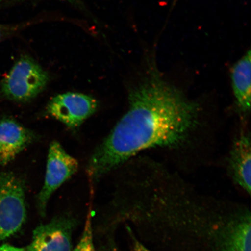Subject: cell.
<instances>
[{
    "instance_id": "7",
    "label": "cell",
    "mask_w": 251,
    "mask_h": 251,
    "mask_svg": "<svg viewBox=\"0 0 251 251\" xmlns=\"http://www.w3.org/2000/svg\"><path fill=\"white\" fill-rule=\"evenodd\" d=\"M98 102L93 97L79 93L58 94L50 100L47 114L75 129L96 112Z\"/></svg>"
},
{
    "instance_id": "14",
    "label": "cell",
    "mask_w": 251,
    "mask_h": 251,
    "mask_svg": "<svg viewBox=\"0 0 251 251\" xmlns=\"http://www.w3.org/2000/svg\"><path fill=\"white\" fill-rule=\"evenodd\" d=\"M65 1H67L69 2H70L71 4H74L75 5L77 6L78 7H83V5L80 0H65Z\"/></svg>"
},
{
    "instance_id": "2",
    "label": "cell",
    "mask_w": 251,
    "mask_h": 251,
    "mask_svg": "<svg viewBox=\"0 0 251 251\" xmlns=\"http://www.w3.org/2000/svg\"><path fill=\"white\" fill-rule=\"evenodd\" d=\"M128 108L89 162L97 181L143 151L186 144L200 124L199 103L166 82L155 67L128 93Z\"/></svg>"
},
{
    "instance_id": "12",
    "label": "cell",
    "mask_w": 251,
    "mask_h": 251,
    "mask_svg": "<svg viewBox=\"0 0 251 251\" xmlns=\"http://www.w3.org/2000/svg\"><path fill=\"white\" fill-rule=\"evenodd\" d=\"M127 232L130 235L131 243H132L134 251H152L149 248L146 247L145 244L141 242L138 238L135 236L133 231L129 227H127Z\"/></svg>"
},
{
    "instance_id": "15",
    "label": "cell",
    "mask_w": 251,
    "mask_h": 251,
    "mask_svg": "<svg viewBox=\"0 0 251 251\" xmlns=\"http://www.w3.org/2000/svg\"><path fill=\"white\" fill-rule=\"evenodd\" d=\"M112 251H118L117 249H115L114 250H113Z\"/></svg>"
},
{
    "instance_id": "11",
    "label": "cell",
    "mask_w": 251,
    "mask_h": 251,
    "mask_svg": "<svg viewBox=\"0 0 251 251\" xmlns=\"http://www.w3.org/2000/svg\"><path fill=\"white\" fill-rule=\"evenodd\" d=\"M72 251H96L94 243L93 228L90 215L87 216L80 240Z\"/></svg>"
},
{
    "instance_id": "4",
    "label": "cell",
    "mask_w": 251,
    "mask_h": 251,
    "mask_svg": "<svg viewBox=\"0 0 251 251\" xmlns=\"http://www.w3.org/2000/svg\"><path fill=\"white\" fill-rule=\"evenodd\" d=\"M25 187L13 173H0V243L18 233L26 221Z\"/></svg>"
},
{
    "instance_id": "5",
    "label": "cell",
    "mask_w": 251,
    "mask_h": 251,
    "mask_svg": "<svg viewBox=\"0 0 251 251\" xmlns=\"http://www.w3.org/2000/svg\"><path fill=\"white\" fill-rule=\"evenodd\" d=\"M78 168L77 160L68 154L60 143L55 141L50 144L45 182L37 198V209L41 216L46 215L53 193L76 174Z\"/></svg>"
},
{
    "instance_id": "10",
    "label": "cell",
    "mask_w": 251,
    "mask_h": 251,
    "mask_svg": "<svg viewBox=\"0 0 251 251\" xmlns=\"http://www.w3.org/2000/svg\"><path fill=\"white\" fill-rule=\"evenodd\" d=\"M251 51L249 50L232 68L231 77L235 102L244 115L251 111Z\"/></svg>"
},
{
    "instance_id": "1",
    "label": "cell",
    "mask_w": 251,
    "mask_h": 251,
    "mask_svg": "<svg viewBox=\"0 0 251 251\" xmlns=\"http://www.w3.org/2000/svg\"><path fill=\"white\" fill-rule=\"evenodd\" d=\"M138 199L134 215L153 243L167 240L177 251H251L250 209L206 200L170 172L152 178Z\"/></svg>"
},
{
    "instance_id": "8",
    "label": "cell",
    "mask_w": 251,
    "mask_h": 251,
    "mask_svg": "<svg viewBox=\"0 0 251 251\" xmlns=\"http://www.w3.org/2000/svg\"><path fill=\"white\" fill-rule=\"evenodd\" d=\"M37 136L33 131L10 118L0 122V165L10 163L33 143Z\"/></svg>"
},
{
    "instance_id": "9",
    "label": "cell",
    "mask_w": 251,
    "mask_h": 251,
    "mask_svg": "<svg viewBox=\"0 0 251 251\" xmlns=\"http://www.w3.org/2000/svg\"><path fill=\"white\" fill-rule=\"evenodd\" d=\"M251 144L250 133L242 132L234 141L228 168L235 183L251 194Z\"/></svg>"
},
{
    "instance_id": "6",
    "label": "cell",
    "mask_w": 251,
    "mask_h": 251,
    "mask_svg": "<svg viewBox=\"0 0 251 251\" xmlns=\"http://www.w3.org/2000/svg\"><path fill=\"white\" fill-rule=\"evenodd\" d=\"M76 220L70 215L55 216L34 229L25 251H72V234Z\"/></svg>"
},
{
    "instance_id": "13",
    "label": "cell",
    "mask_w": 251,
    "mask_h": 251,
    "mask_svg": "<svg viewBox=\"0 0 251 251\" xmlns=\"http://www.w3.org/2000/svg\"><path fill=\"white\" fill-rule=\"evenodd\" d=\"M0 251H25V248L12 246L8 244H4L0 246Z\"/></svg>"
},
{
    "instance_id": "3",
    "label": "cell",
    "mask_w": 251,
    "mask_h": 251,
    "mask_svg": "<svg viewBox=\"0 0 251 251\" xmlns=\"http://www.w3.org/2000/svg\"><path fill=\"white\" fill-rule=\"evenodd\" d=\"M47 72L33 58L22 56L2 81L1 92L12 101H31L45 89L49 81Z\"/></svg>"
}]
</instances>
